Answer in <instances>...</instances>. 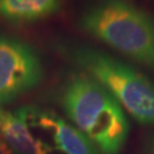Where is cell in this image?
Segmentation results:
<instances>
[{
    "label": "cell",
    "instance_id": "8992f818",
    "mask_svg": "<svg viewBox=\"0 0 154 154\" xmlns=\"http://www.w3.org/2000/svg\"><path fill=\"white\" fill-rule=\"evenodd\" d=\"M0 137L14 154H48L46 145L27 121L25 107L16 110L0 107Z\"/></svg>",
    "mask_w": 154,
    "mask_h": 154
},
{
    "label": "cell",
    "instance_id": "52a82bcc",
    "mask_svg": "<svg viewBox=\"0 0 154 154\" xmlns=\"http://www.w3.org/2000/svg\"><path fill=\"white\" fill-rule=\"evenodd\" d=\"M60 0H0V17L13 23L35 22L58 11Z\"/></svg>",
    "mask_w": 154,
    "mask_h": 154
},
{
    "label": "cell",
    "instance_id": "3957f363",
    "mask_svg": "<svg viewBox=\"0 0 154 154\" xmlns=\"http://www.w3.org/2000/svg\"><path fill=\"white\" fill-rule=\"evenodd\" d=\"M71 57L137 122L154 125V85L145 76L107 53L89 46L73 48Z\"/></svg>",
    "mask_w": 154,
    "mask_h": 154
},
{
    "label": "cell",
    "instance_id": "ba28073f",
    "mask_svg": "<svg viewBox=\"0 0 154 154\" xmlns=\"http://www.w3.org/2000/svg\"><path fill=\"white\" fill-rule=\"evenodd\" d=\"M0 154H14L7 144L2 140V137H0Z\"/></svg>",
    "mask_w": 154,
    "mask_h": 154
},
{
    "label": "cell",
    "instance_id": "277c9868",
    "mask_svg": "<svg viewBox=\"0 0 154 154\" xmlns=\"http://www.w3.org/2000/svg\"><path fill=\"white\" fill-rule=\"evenodd\" d=\"M41 79L42 66L32 46L0 36V107L32 90Z\"/></svg>",
    "mask_w": 154,
    "mask_h": 154
},
{
    "label": "cell",
    "instance_id": "7a4b0ae2",
    "mask_svg": "<svg viewBox=\"0 0 154 154\" xmlns=\"http://www.w3.org/2000/svg\"><path fill=\"white\" fill-rule=\"evenodd\" d=\"M80 27L119 53L154 69V23L126 0H98L81 14Z\"/></svg>",
    "mask_w": 154,
    "mask_h": 154
},
{
    "label": "cell",
    "instance_id": "6da1fadb",
    "mask_svg": "<svg viewBox=\"0 0 154 154\" xmlns=\"http://www.w3.org/2000/svg\"><path fill=\"white\" fill-rule=\"evenodd\" d=\"M62 104L69 121L103 154H118L126 143L128 121L109 91L88 73L67 81Z\"/></svg>",
    "mask_w": 154,
    "mask_h": 154
},
{
    "label": "cell",
    "instance_id": "5b68a950",
    "mask_svg": "<svg viewBox=\"0 0 154 154\" xmlns=\"http://www.w3.org/2000/svg\"><path fill=\"white\" fill-rule=\"evenodd\" d=\"M32 130L46 145L48 154H99L85 135L51 110L25 107Z\"/></svg>",
    "mask_w": 154,
    "mask_h": 154
}]
</instances>
